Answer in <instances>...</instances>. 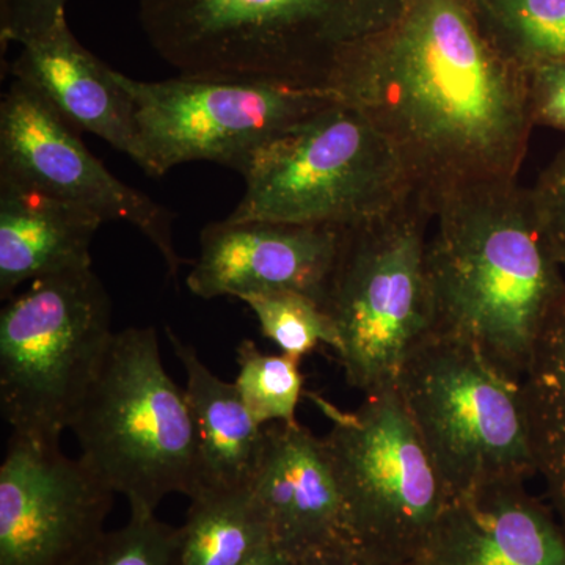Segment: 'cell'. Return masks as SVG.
<instances>
[{"label": "cell", "instance_id": "cell-1", "mask_svg": "<svg viewBox=\"0 0 565 565\" xmlns=\"http://www.w3.org/2000/svg\"><path fill=\"white\" fill-rule=\"evenodd\" d=\"M332 90L384 134L434 217L459 193L516 181L525 161L534 128L525 70L482 32L467 0H407Z\"/></svg>", "mask_w": 565, "mask_h": 565}, {"label": "cell", "instance_id": "cell-2", "mask_svg": "<svg viewBox=\"0 0 565 565\" xmlns=\"http://www.w3.org/2000/svg\"><path fill=\"white\" fill-rule=\"evenodd\" d=\"M434 222L426 255L433 333L473 345L522 382L565 292L530 189L519 181L471 189L441 204Z\"/></svg>", "mask_w": 565, "mask_h": 565}, {"label": "cell", "instance_id": "cell-3", "mask_svg": "<svg viewBox=\"0 0 565 565\" xmlns=\"http://www.w3.org/2000/svg\"><path fill=\"white\" fill-rule=\"evenodd\" d=\"M139 6L152 50L180 76L318 90H332L352 55L386 31L384 22L393 25L401 17L384 0H139Z\"/></svg>", "mask_w": 565, "mask_h": 565}, {"label": "cell", "instance_id": "cell-4", "mask_svg": "<svg viewBox=\"0 0 565 565\" xmlns=\"http://www.w3.org/2000/svg\"><path fill=\"white\" fill-rule=\"evenodd\" d=\"M70 429L82 462L125 494L131 514H156L163 498L199 489V435L185 390L163 367L152 327L115 333Z\"/></svg>", "mask_w": 565, "mask_h": 565}, {"label": "cell", "instance_id": "cell-5", "mask_svg": "<svg viewBox=\"0 0 565 565\" xmlns=\"http://www.w3.org/2000/svg\"><path fill=\"white\" fill-rule=\"evenodd\" d=\"M232 222L349 228L414 195L399 154L359 107L338 99L255 152Z\"/></svg>", "mask_w": 565, "mask_h": 565}, {"label": "cell", "instance_id": "cell-6", "mask_svg": "<svg viewBox=\"0 0 565 565\" xmlns=\"http://www.w3.org/2000/svg\"><path fill=\"white\" fill-rule=\"evenodd\" d=\"M434 218L414 192L344 228L321 307L337 329L345 381L364 396L394 388L405 356L434 332L426 266Z\"/></svg>", "mask_w": 565, "mask_h": 565}, {"label": "cell", "instance_id": "cell-7", "mask_svg": "<svg viewBox=\"0 0 565 565\" xmlns=\"http://www.w3.org/2000/svg\"><path fill=\"white\" fill-rule=\"evenodd\" d=\"M396 390L451 500L537 476L523 384L473 345L427 334L405 356Z\"/></svg>", "mask_w": 565, "mask_h": 565}, {"label": "cell", "instance_id": "cell-8", "mask_svg": "<svg viewBox=\"0 0 565 565\" xmlns=\"http://www.w3.org/2000/svg\"><path fill=\"white\" fill-rule=\"evenodd\" d=\"M92 267L32 281L0 313V408L13 434L61 441L115 332Z\"/></svg>", "mask_w": 565, "mask_h": 565}, {"label": "cell", "instance_id": "cell-9", "mask_svg": "<svg viewBox=\"0 0 565 565\" xmlns=\"http://www.w3.org/2000/svg\"><path fill=\"white\" fill-rule=\"evenodd\" d=\"M313 397L330 419L322 440L353 542L392 563L414 564L451 494L396 386L367 394L352 412Z\"/></svg>", "mask_w": 565, "mask_h": 565}, {"label": "cell", "instance_id": "cell-10", "mask_svg": "<svg viewBox=\"0 0 565 565\" xmlns=\"http://www.w3.org/2000/svg\"><path fill=\"white\" fill-rule=\"evenodd\" d=\"M114 77L131 103L151 177L193 161L243 174L264 145L341 99L332 90L270 82L184 76L143 82L115 70Z\"/></svg>", "mask_w": 565, "mask_h": 565}, {"label": "cell", "instance_id": "cell-11", "mask_svg": "<svg viewBox=\"0 0 565 565\" xmlns=\"http://www.w3.org/2000/svg\"><path fill=\"white\" fill-rule=\"evenodd\" d=\"M0 177L77 204L104 222H128L158 248L170 277H178L182 259L172 212L115 178L39 93L17 79L0 103Z\"/></svg>", "mask_w": 565, "mask_h": 565}, {"label": "cell", "instance_id": "cell-12", "mask_svg": "<svg viewBox=\"0 0 565 565\" xmlns=\"http://www.w3.org/2000/svg\"><path fill=\"white\" fill-rule=\"evenodd\" d=\"M114 494L61 441L11 434L0 465V565H70L104 534Z\"/></svg>", "mask_w": 565, "mask_h": 565}, {"label": "cell", "instance_id": "cell-13", "mask_svg": "<svg viewBox=\"0 0 565 565\" xmlns=\"http://www.w3.org/2000/svg\"><path fill=\"white\" fill-rule=\"evenodd\" d=\"M250 490L270 542L296 563L355 544L326 445L299 422L264 426Z\"/></svg>", "mask_w": 565, "mask_h": 565}, {"label": "cell", "instance_id": "cell-14", "mask_svg": "<svg viewBox=\"0 0 565 565\" xmlns=\"http://www.w3.org/2000/svg\"><path fill=\"white\" fill-rule=\"evenodd\" d=\"M343 233L338 226L280 222L210 223L188 288L206 300L288 289L322 303Z\"/></svg>", "mask_w": 565, "mask_h": 565}, {"label": "cell", "instance_id": "cell-15", "mask_svg": "<svg viewBox=\"0 0 565 565\" xmlns=\"http://www.w3.org/2000/svg\"><path fill=\"white\" fill-rule=\"evenodd\" d=\"M412 565H565V530L526 484L452 498Z\"/></svg>", "mask_w": 565, "mask_h": 565}, {"label": "cell", "instance_id": "cell-16", "mask_svg": "<svg viewBox=\"0 0 565 565\" xmlns=\"http://www.w3.org/2000/svg\"><path fill=\"white\" fill-rule=\"evenodd\" d=\"M20 46L13 79L39 93L74 131L95 134L150 172L128 96L114 70L76 40L66 17Z\"/></svg>", "mask_w": 565, "mask_h": 565}, {"label": "cell", "instance_id": "cell-17", "mask_svg": "<svg viewBox=\"0 0 565 565\" xmlns=\"http://www.w3.org/2000/svg\"><path fill=\"white\" fill-rule=\"evenodd\" d=\"M99 215L0 177V299L25 281L92 267Z\"/></svg>", "mask_w": 565, "mask_h": 565}, {"label": "cell", "instance_id": "cell-18", "mask_svg": "<svg viewBox=\"0 0 565 565\" xmlns=\"http://www.w3.org/2000/svg\"><path fill=\"white\" fill-rule=\"evenodd\" d=\"M166 333L188 375L185 394L199 435L196 492L250 487L262 452L263 424L250 414L236 385L212 373L195 349L170 327H166Z\"/></svg>", "mask_w": 565, "mask_h": 565}, {"label": "cell", "instance_id": "cell-19", "mask_svg": "<svg viewBox=\"0 0 565 565\" xmlns=\"http://www.w3.org/2000/svg\"><path fill=\"white\" fill-rule=\"evenodd\" d=\"M522 384L535 473L565 530V292L542 330Z\"/></svg>", "mask_w": 565, "mask_h": 565}, {"label": "cell", "instance_id": "cell-20", "mask_svg": "<svg viewBox=\"0 0 565 565\" xmlns=\"http://www.w3.org/2000/svg\"><path fill=\"white\" fill-rule=\"evenodd\" d=\"M180 531V565H241L273 544L250 487L200 490Z\"/></svg>", "mask_w": 565, "mask_h": 565}, {"label": "cell", "instance_id": "cell-21", "mask_svg": "<svg viewBox=\"0 0 565 565\" xmlns=\"http://www.w3.org/2000/svg\"><path fill=\"white\" fill-rule=\"evenodd\" d=\"M494 44L523 70L565 62V0H481Z\"/></svg>", "mask_w": 565, "mask_h": 565}, {"label": "cell", "instance_id": "cell-22", "mask_svg": "<svg viewBox=\"0 0 565 565\" xmlns=\"http://www.w3.org/2000/svg\"><path fill=\"white\" fill-rule=\"evenodd\" d=\"M237 392L256 422L297 423V407L303 392L300 359L280 353L270 355L259 351L250 340L237 348Z\"/></svg>", "mask_w": 565, "mask_h": 565}, {"label": "cell", "instance_id": "cell-23", "mask_svg": "<svg viewBox=\"0 0 565 565\" xmlns=\"http://www.w3.org/2000/svg\"><path fill=\"white\" fill-rule=\"evenodd\" d=\"M239 300L252 308L264 337L282 353L302 360L319 343L337 351L338 333L332 319L321 303L307 294L275 289L244 294Z\"/></svg>", "mask_w": 565, "mask_h": 565}, {"label": "cell", "instance_id": "cell-24", "mask_svg": "<svg viewBox=\"0 0 565 565\" xmlns=\"http://www.w3.org/2000/svg\"><path fill=\"white\" fill-rule=\"evenodd\" d=\"M180 527L167 525L156 514H131L120 530L104 531L70 565H180Z\"/></svg>", "mask_w": 565, "mask_h": 565}, {"label": "cell", "instance_id": "cell-25", "mask_svg": "<svg viewBox=\"0 0 565 565\" xmlns=\"http://www.w3.org/2000/svg\"><path fill=\"white\" fill-rule=\"evenodd\" d=\"M530 191L546 244L565 273V143Z\"/></svg>", "mask_w": 565, "mask_h": 565}, {"label": "cell", "instance_id": "cell-26", "mask_svg": "<svg viewBox=\"0 0 565 565\" xmlns=\"http://www.w3.org/2000/svg\"><path fill=\"white\" fill-rule=\"evenodd\" d=\"M525 74L534 128L542 126L565 136V62L533 66Z\"/></svg>", "mask_w": 565, "mask_h": 565}, {"label": "cell", "instance_id": "cell-27", "mask_svg": "<svg viewBox=\"0 0 565 565\" xmlns=\"http://www.w3.org/2000/svg\"><path fill=\"white\" fill-rule=\"evenodd\" d=\"M68 0H0V41L2 47L50 31L61 18L66 17Z\"/></svg>", "mask_w": 565, "mask_h": 565}, {"label": "cell", "instance_id": "cell-28", "mask_svg": "<svg viewBox=\"0 0 565 565\" xmlns=\"http://www.w3.org/2000/svg\"><path fill=\"white\" fill-rule=\"evenodd\" d=\"M307 565H407L392 563L384 557L375 556L367 550L362 548L356 544L345 546V548L338 550L332 555L321 557V559L313 561Z\"/></svg>", "mask_w": 565, "mask_h": 565}, {"label": "cell", "instance_id": "cell-29", "mask_svg": "<svg viewBox=\"0 0 565 565\" xmlns=\"http://www.w3.org/2000/svg\"><path fill=\"white\" fill-rule=\"evenodd\" d=\"M241 565H300L278 550L274 544H267L262 550L248 557L244 564Z\"/></svg>", "mask_w": 565, "mask_h": 565}]
</instances>
